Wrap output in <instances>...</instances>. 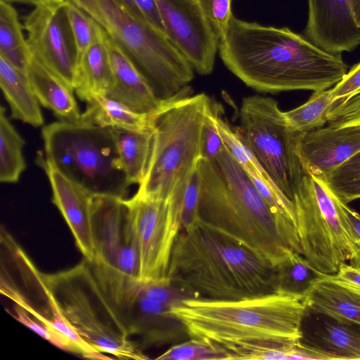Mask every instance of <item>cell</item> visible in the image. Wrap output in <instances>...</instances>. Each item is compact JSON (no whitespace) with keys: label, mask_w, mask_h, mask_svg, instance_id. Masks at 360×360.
I'll use <instances>...</instances> for the list:
<instances>
[{"label":"cell","mask_w":360,"mask_h":360,"mask_svg":"<svg viewBox=\"0 0 360 360\" xmlns=\"http://www.w3.org/2000/svg\"><path fill=\"white\" fill-rule=\"evenodd\" d=\"M219 56L247 86L264 92L328 89L346 75L341 54L326 51L288 27L265 26L232 15Z\"/></svg>","instance_id":"obj_1"},{"label":"cell","mask_w":360,"mask_h":360,"mask_svg":"<svg viewBox=\"0 0 360 360\" xmlns=\"http://www.w3.org/2000/svg\"><path fill=\"white\" fill-rule=\"evenodd\" d=\"M198 221L276 267L292 252L302 254L296 227L280 219L227 148L200 159Z\"/></svg>","instance_id":"obj_2"},{"label":"cell","mask_w":360,"mask_h":360,"mask_svg":"<svg viewBox=\"0 0 360 360\" xmlns=\"http://www.w3.org/2000/svg\"><path fill=\"white\" fill-rule=\"evenodd\" d=\"M168 280L195 299L238 300L277 291L276 267L200 221L179 232Z\"/></svg>","instance_id":"obj_3"},{"label":"cell","mask_w":360,"mask_h":360,"mask_svg":"<svg viewBox=\"0 0 360 360\" xmlns=\"http://www.w3.org/2000/svg\"><path fill=\"white\" fill-rule=\"evenodd\" d=\"M307 309L304 298L276 292L238 300L188 299L172 311L185 325L190 338L228 347L297 344Z\"/></svg>","instance_id":"obj_4"},{"label":"cell","mask_w":360,"mask_h":360,"mask_svg":"<svg viewBox=\"0 0 360 360\" xmlns=\"http://www.w3.org/2000/svg\"><path fill=\"white\" fill-rule=\"evenodd\" d=\"M100 25L130 60L156 96H188L193 68L167 37L130 13L118 0H65Z\"/></svg>","instance_id":"obj_5"},{"label":"cell","mask_w":360,"mask_h":360,"mask_svg":"<svg viewBox=\"0 0 360 360\" xmlns=\"http://www.w3.org/2000/svg\"><path fill=\"white\" fill-rule=\"evenodd\" d=\"M211 106L202 93L179 98L157 115L150 158L136 194L182 200L200 159L201 130Z\"/></svg>","instance_id":"obj_6"},{"label":"cell","mask_w":360,"mask_h":360,"mask_svg":"<svg viewBox=\"0 0 360 360\" xmlns=\"http://www.w3.org/2000/svg\"><path fill=\"white\" fill-rule=\"evenodd\" d=\"M44 277L63 316L94 348L120 359H148L131 340L86 259L67 270L44 274Z\"/></svg>","instance_id":"obj_7"},{"label":"cell","mask_w":360,"mask_h":360,"mask_svg":"<svg viewBox=\"0 0 360 360\" xmlns=\"http://www.w3.org/2000/svg\"><path fill=\"white\" fill-rule=\"evenodd\" d=\"M43 158L94 195L121 198L130 184L117 150L112 128L55 122L43 127Z\"/></svg>","instance_id":"obj_8"},{"label":"cell","mask_w":360,"mask_h":360,"mask_svg":"<svg viewBox=\"0 0 360 360\" xmlns=\"http://www.w3.org/2000/svg\"><path fill=\"white\" fill-rule=\"evenodd\" d=\"M292 202L302 255L316 270L333 275L347 262L360 269V240L323 179L304 173Z\"/></svg>","instance_id":"obj_9"},{"label":"cell","mask_w":360,"mask_h":360,"mask_svg":"<svg viewBox=\"0 0 360 360\" xmlns=\"http://www.w3.org/2000/svg\"><path fill=\"white\" fill-rule=\"evenodd\" d=\"M91 219L95 255L89 262L115 304L131 284L141 281L139 250L124 198L94 195Z\"/></svg>","instance_id":"obj_10"},{"label":"cell","mask_w":360,"mask_h":360,"mask_svg":"<svg viewBox=\"0 0 360 360\" xmlns=\"http://www.w3.org/2000/svg\"><path fill=\"white\" fill-rule=\"evenodd\" d=\"M240 119L237 129L245 143L279 190L292 201L304 173L296 152L298 132L288 127L284 112L270 97L244 98Z\"/></svg>","instance_id":"obj_11"},{"label":"cell","mask_w":360,"mask_h":360,"mask_svg":"<svg viewBox=\"0 0 360 360\" xmlns=\"http://www.w3.org/2000/svg\"><path fill=\"white\" fill-rule=\"evenodd\" d=\"M1 293L38 321L64 334L79 354L92 358L96 349L86 342L62 314L47 286L44 274L6 231L1 230Z\"/></svg>","instance_id":"obj_12"},{"label":"cell","mask_w":360,"mask_h":360,"mask_svg":"<svg viewBox=\"0 0 360 360\" xmlns=\"http://www.w3.org/2000/svg\"><path fill=\"white\" fill-rule=\"evenodd\" d=\"M136 238L141 281H169L175 240L181 230V203L134 194L124 199Z\"/></svg>","instance_id":"obj_13"},{"label":"cell","mask_w":360,"mask_h":360,"mask_svg":"<svg viewBox=\"0 0 360 360\" xmlns=\"http://www.w3.org/2000/svg\"><path fill=\"white\" fill-rule=\"evenodd\" d=\"M32 56L75 90L79 61L65 0H45L25 18Z\"/></svg>","instance_id":"obj_14"},{"label":"cell","mask_w":360,"mask_h":360,"mask_svg":"<svg viewBox=\"0 0 360 360\" xmlns=\"http://www.w3.org/2000/svg\"><path fill=\"white\" fill-rule=\"evenodd\" d=\"M167 38L198 73H212L220 39L198 0H157Z\"/></svg>","instance_id":"obj_15"},{"label":"cell","mask_w":360,"mask_h":360,"mask_svg":"<svg viewBox=\"0 0 360 360\" xmlns=\"http://www.w3.org/2000/svg\"><path fill=\"white\" fill-rule=\"evenodd\" d=\"M139 282L123 293L117 309L130 335L139 338L141 348L188 340L185 325L172 309L142 295L138 290Z\"/></svg>","instance_id":"obj_16"},{"label":"cell","mask_w":360,"mask_h":360,"mask_svg":"<svg viewBox=\"0 0 360 360\" xmlns=\"http://www.w3.org/2000/svg\"><path fill=\"white\" fill-rule=\"evenodd\" d=\"M360 150V124L335 125L297 133L296 152L304 173L325 179Z\"/></svg>","instance_id":"obj_17"},{"label":"cell","mask_w":360,"mask_h":360,"mask_svg":"<svg viewBox=\"0 0 360 360\" xmlns=\"http://www.w3.org/2000/svg\"><path fill=\"white\" fill-rule=\"evenodd\" d=\"M304 30L314 44L333 54L349 52L360 45V27L354 20L351 0H307Z\"/></svg>","instance_id":"obj_18"},{"label":"cell","mask_w":360,"mask_h":360,"mask_svg":"<svg viewBox=\"0 0 360 360\" xmlns=\"http://www.w3.org/2000/svg\"><path fill=\"white\" fill-rule=\"evenodd\" d=\"M38 164L46 174L52 190V202L68 225L84 259L91 262L95 248L92 229L94 194L68 179L42 155Z\"/></svg>","instance_id":"obj_19"},{"label":"cell","mask_w":360,"mask_h":360,"mask_svg":"<svg viewBox=\"0 0 360 360\" xmlns=\"http://www.w3.org/2000/svg\"><path fill=\"white\" fill-rule=\"evenodd\" d=\"M300 343L325 360L360 359V324L307 309Z\"/></svg>","instance_id":"obj_20"},{"label":"cell","mask_w":360,"mask_h":360,"mask_svg":"<svg viewBox=\"0 0 360 360\" xmlns=\"http://www.w3.org/2000/svg\"><path fill=\"white\" fill-rule=\"evenodd\" d=\"M105 37L114 75V84L105 96L137 113L151 116L158 115L177 100L164 101L158 98L130 60L105 32Z\"/></svg>","instance_id":"obj_21"},{"label":"cell","mask_w":360,"mask_h":360,"mask_svg":"<svg viewBox=\"0 0 360 360\" xmlns=\"http://www.w3.org/2000/svg\"><path fill=\"white\" fill-rule=\"evenodd\" d=\"M313 312L360 324V288L321 274L304 297Z\"/></svg>","instance_id":"obj_22"},{"label":"cell","mask_w":360,"mask_h":360,"mask_svg":"<svg viewBox=\"0 0 360 360\" xmlns=\"http://www.w3.org/2000/svg\"><path fill=\"white\" fill-rule=\"evenodd\" d=\"M26 75L39 103L51 110L60 121L81 122L82 113L74 96V89L56 76L33 56Z\"/></svg>","instance_id":"obj_23"},{"label":"cell","mask_w":360,"mask_h":360,"mask_svg":"<svg viewBox=\"0 0 360 360\" xmlns=\"http://www.w3.org/2000/svg\"><path fill=\"white\" fill-rule=\"evenodd\" d=\"M113 84L105 32L100 26L94 40L79 58L75 91L84 101L91 94L105 96Z\"/></svg>","instance_id":"obj_24"},{"label":"cell","mask_w":360,"mask_h":360,"mask_svg":"<svg viewBox=\"0 0 360 360\" xmlns=\"http://www.w3.org/2000/svg\"><path fill=\"white\" fill-rule=\"evenodd\" d=\"M0 86L11 112V117L33 127L44 124V117L26 73L0 57Z\"/></svg>","instance_id":"obj_25"},{"label":"cell","mask_w":360,"mask_h":360,"mask_svg":"<svg viewBox=\"0 0 360 360\" xmlns=\"http://www.w3.org/2000/svg\"><path fill=\"white\" fill-rule=\"evenodd\" d=\"M84 101L86 110L80 122L127 131H146L155 127L156 116L137 113L122 103L98 94H90Z\"/></svg>","instance_id":"obj_26"},{"label":"cell","mask_w":360,"mask_h":360,"mask_svg":"<svg viewBox=\"0 0 360 360\" xmlns=\"http://www.w3.org/2000/svg\"><path fill=\"white\" fill-rule=\"evenodd\" d=\"M120 160L130 184H140L146 174L152 152L154 130L127 131L114 129Z\"/></svg>","instance_id":"obj_27"},{"label":"cell","mask_w":360,"mask_h":360,"mask_svg":"<svg viewBox=\"0 0 360 360\" xmlns=\"http://www.w3.org/2000/svg\"><path fill=\"white\" fill-rule=\"evenodd\" d=\"M31 56L16 10L0 0V57L26 73Z\"/></svg>","instance_id":"obj_28"},{"label":"cell","mask_w":360,"mask_h":360,"mask_svg":"<svg viewBox=\"0 0 360 360\" xmlns=\"http://www.w3.org/2000/svg\"><path fill=\"white\" fill-rule=\"evenodd\" d=\"M25 141L6 116L5 108H0V181L14 184L19 181L26 168L22 149Z\"/></svg>","instance_id":"obj_29"},{"label":"cell","mask_w":360,"mask_h":360,"mask_svg":"<svg viewBox=\"0 0 360 360\" xmlns=\"http://www.w3.org/2000/svg\"><path fill=\"white\" fill-rule=\"evenodd\" d=\"M321 275L302 254L292 252L276 266V292L304 298Z\"/></svg>","instance_id":"obj_30"},{"label":"cell","mask_w":360,"mask_h":360,"mask_svg":"<svg viewBox=\"0 0 360 360\" xmlns=\"http://www.w3.org/2000/svg\"><path fill=\"white\" fill-rule=\"evenodd\" d=\"M333 103L332 87L314 91L303 105L284 112L288 127L295 132L305 133L323 127Z\"/></svg>","instance_id":"obj_31"},{"label":"cell","mask_w":360,"mask_h":360,"mask_svg":"<svg viewBox=\"0 0 360 360\" xmlns=\"http://www.w3.org/2000/svg\"><path fill=\"white\" fill-rule=\"evenodd\" d=\"M323 180L345 204L360 198V150L334 169Z\"/></svg>","instance_id":"obj_32"},{"label":"cell","mask_w":360,"mask_h":360,"mask_svg":"<svg viewBox=\"0 0 360 360\" xmlns=\"http://www.w3.org/2000/svg\"><path fill=\"white\" fill-rule=\"evenodd\" d=\"M158 360H229L228 353L221 347L206 341L189 338L172 345L155 358Z\"/></svg>","instance_id":"obj_33"},{"label":"cell","mask_w":360,"mask_h":360,"mask_svg":"<svg viewBox=\"0 0 360 360\" xmlns=\"http://www.w3.org/2000/svg\"><path fill=\"white\" fill-rule=\"evenodd\" d=\"M295 345L250 342L221 347L228 353L229 360H289Z\"/></svg>","instance_id":"obj_34"},{"label":"cell","mask_w":360,"mask_h":360,"mask_svg":"<svg viewBox=\"0 0 360 360\" xmlns=\"http://www.w3.org/2000/svg\"><path fill=\"white\" fill-rule=\"evenodd\" d=\"M138 290L144 297L171 309L178 307L188 299H195L193 295L169 281H139Z\"/></svg>","instance_id":"obj_35"},{"label":"cell","mask_w":360,"mask_h":360,"mask_svg":"<svg viewBox=\"0 0 360 360\" xmlns=\"http://www.w3.org/2000/svg\"><path fill=\"white\" fill-rule=\"evenodd\" d=\"M68 3V14L75 39L79 58L94 40L100 26L88 14Z\"/></svg>","instance_id":"obj_36"},{"label":"cell","mask_w":360,"mask_h":360,"mask_svg":"<svg viewBox=\"0 0 360 360\" xmlns=\"http://www.w3.org/2000/svg\"><path fill=\"white\" fill-rule=\"evenodd\" d=\"M13 310V316L15 319L32 329L41 338L60 349L79 354V351L74 343L59 330L32 319L25 310L18 305L15 304Z\"/></svg>","instance_id":"obj_37"},{"label":"cell","mask_w":360,"mask_h":360,"mask_svg":"<svg viewBox=\"0 0 360 360\" xmlns=\"http://www.w3.org/2000/svg\"><path fill=\"white\" fill-rule=\"evenodd\" d=\"M217 110L212 105L202 124L200 145V159L202 160L215 158L225 147L217 126Z\"/></svg>","instance_id":"obj_38"},{"label":"cell","mask_w":360,"mask_h":360,"mask_svg":"<svg viewBox=\"0 0 360 360\" xmlns=\"http://www.w3.org/2000/svg\"><path fill=\"white\" fill-rule=\"evenodd\" d=\"M200 195V179L198 165L191 174L185 187L181 207V229L198 221V207Z\"/></svg>","instance_id":"obj_39"},{"label":"cell","mask_w":360,"mask_h":360,"mask_svg":"<svg viewBox=\"0 0 360 360\" xmlns=\"http://www.w3.org/2000/svg\"><path fill=\"white\" fill-rule=\"evenodd\" d=\"M233 0H198L200 6L221 39L225 34L231 16Z\"/></svg>","instance_id":"obj_40"},{"label":"cell","mask_w":360,"mask_h":360,"mask_svg":"<svg viewBox=\"0 0 360 360\" xmlns=\"http://www.w3.org/2000/svg\"><path fill=\"white\" fill-rule=\"evenodd\" d=\"M360 89V62L354 65L343 78L332 87V108ZM329 108V109H330Z\"/></svg>","instance_id":"obj_41"},{"label":"cell","mask_w":360,"mask_h":360,"mask_svg":"<svg viewBox=\"0 0 360 360\" xmlns=\"http://www.w3.org/2000/svg\"><path fill=\"white\" fill-rule=\"evenodd\" d=\"M360 112V92L344 100L338 105L330 108L328 112V122Z\"/></svg>","instance_id":"obj_42"},{"label":"cell","mask_w":360,"mask_h":360,"mask_svg":"<svg viewBox=\"0 0 360 360\" xmlns=\"http://www.w3.org/2000/svg\"><path fill=\"white\" fill-rule=\"evenodd\" d=\"M135 2L142 13L146 21L165 34V27L157 0H135Z\"/></svg>","instance_id":"obj_43"},{"label":"cell","mask_w":360,"mask_h":360,"mask_svg":"<svg viewBox=\"0 0 360 360\" xmlns=\"http://www.w3.org/2000/svg\"><path fill=\"white\" fill-rule=\"evenodd\" d=\"M333 276L345 283L360 288V269L348 263L341 264Z\"/></svg>","instance_id":"obj_44"},{"label":"cell","mask_w":360,"mask_h":360,"mask_svg":"<svg viewBox=\"0 0 360 360\" xmlns=\"http://www.w3.org/2000/svg\"><path fill=\"white\" fill-rule=\"evenodd\" d=\"M342 209L346 214L356 235L360 240V215L342 201Z\"/></svg>","instance_id":"obj_45"},{"label":"cell","mask_w":360,"mask_h":360,"mask_svg":"<svg viewBox=\"0 0 360 360\" xmlns=\"http://www.w3.org/2000/svg\"><path fill=\"white\" fill-rule=\"evenodd\" d=\"M329 124L335 125H356L360 124V112L352 115L346 116L337 120L330 122Z\"/></svg>","instance_id":"obj_46"},{"label":"cell","mask_w":360,"mask_h":360,"mask_svg":"<svg viewBox=\"0 0 360 360\" xmlns=\"http://www.w3.org/2000/svg\"><path fill=\"white\" fill-rule=\"evenodd\" d=\"M134 15L146 21L142 13L136 5L135 0H118Z\"/></svg>","instance_id":"obj_47"},{"label":"cell","mask_w":360,"mask_h":360,"mask_svg":"<svg viewBox=\"0 0 360 360\" xmlns=\"http://www.w3.org/2000/svg\"><path fill=\"white\" fill-rule=\"evenodd\" d=\"M354 20L360 27V0H351Z\"/></svg>","instance_id":"obj_48"},{"label":"cell","mask_w":360,"mask_h":360,"mask_svg":"<svg viewBox=\"0 0 360 360\" xmlns=\"http://www.w3.org/2000/svg\"><path fill=\"white\" fill-rule=\"evenodd\" d=\"M4 1L11 3H11H21V4L34 5L35 6L37 4L43 2L45 0H4Z\"/></svg>","instance_id":"obj_49"},{"label":"cell","mask_w":360,"mask_h":360,"mask_svg":"<svg viewBox=\"0 0 360 360\" xmlns=\"http://www.w3.org/2000/svg\"><path fill=\"white\" fill-rule=\"evenodd\" d=\"M359 92H360V89H359V91H357L355 94L359 93ZM354 94H353V95H354Z\"/></svg>","instance_id":"obj_50"}]
</instances>
